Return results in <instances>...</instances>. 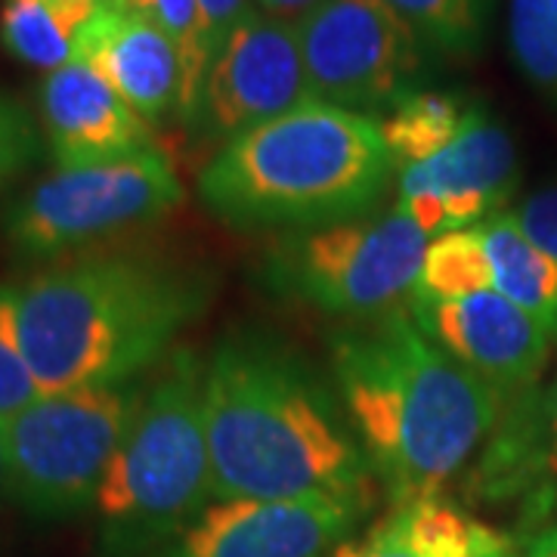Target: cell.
I'll return each instance as SVG.
<instances>
[{"label":"cell","instance_id":"4316f807","mask_svg":"<svg viewBox=\"0 0 557 557\" xmlns=\"http://www.w3.org/2000/svg\"><path fill=\"white\" fill-rule=\"evenodd\" d=\"M199 13L201 25H205L208 57L214 60L242 22L251 13H258V3L255 0H199Z\"/></svg>","mask_w":557,"mask_h":557},{"label":"cell","instance_id":"8fae6325","mask_svg":"<svg viewBox=\"0 0 557 557\" xmlns=\"http://www.w3.org/2000/svg\"><path fill=\"white\" fill-rule=\"evenodd\" d=\"M397 208L428 239L471 230L502 214L520 183L515 139L486 106L474 102L471 115L437 156L399 168Z\"/></svg>","mask_w":557,"mask_h":557},{"label":"cell","instance_id":"e0dca14e","mask_svg":"<svg viewBox=\"0 0 557 557\" xmlns=\"http://www.w3.org/2000/svg\"><path fill=\"white\" fill-rule=\"evenodd\" d=\"M515 536L468 515L449 498L391 505L362 536L347 539L332 557H511Z\"/></svg>","mask_w":557,"mask_h":557},{"label":"cell","instance_id":"7a4b0ae2","mask_svg":"<svg viewBox=\"0 0 557 557\" xmlns=\"http://www.w3.org/2000/svg\"><path fill=\"white\" fill-rule=\"evenodd\" d=\"M332 372L391 505L443 496L505 412L496 387L428 338L406 304L338 332Z\"/></svg>","mask_w":557,"mask_h":557},{"label":"cell","instance_id":"7c38bea8","mask_svg":"<svg viewBox=\"0 0 557 557\" xmlns=\"http://www.w3.org/2000/svg\"><path fill=\"white\" fill-rule=\"evenodd\" d=\"M406 307L418 329L478 379L493 384L505 406L539 387L552 359V335L498 292L486 288L461 298L412 292Z\"/></svg>","mask_w":557,"mask_h":557},{"label":"cell","instance_id":"52a82bcc","mask_svg":"<svg viewBox=\"0 0 557 557\" xmlns=\"http://www.w3.org/2000/svg\"><path fill=\"white\" fill-rule=\"evenodd\" d=\"M137 384L47 394L3 424L7 490L28 515L62 520L94 508L137 416Z\"/></svg>","mask_w":557,"mask_h":557},{"label":"cell","instance_id":"7402d4cb","mask_svg":"<svg viewBox=\"0 0 557 557\" xmlns=\"http://www.w3.org/2000/svg\"><path fill=\"white\" fill-rule=\"evenodd\" d=\"M486 288H493L490 263L480 245L478 226H471L431 239L412 292L428 298H461Z\"/></svg>","mask_w":557,"mask_h":557},{"label":"cell","instance_id":"603a6c76","mask_svg":"<svg viewBox=\"0 0 557 557\" xmlns=\"http://www.w3.org/2000/svg\"><path fill=\"white\" fill-rule=\"evenodd\" d=\"M508 40L523 78L557 102V0H511Z\"/></svg>","mask_w":557,"mask_h":557},{"label":"cell","instance_id":"1f68e13d","mask_svg":"<svg viewBox=\"0 0 557 557\" xmlns=\"http://www.w3.org/2000/svg\"><path fill=\"white\" fill-rule=\"evenodd\" d=\"M90 3H97V7H102V3H109V0H90Z\"/></svg>","mask_w":557,"mask_h":557},{"label":"cell","instance_id":"6da1fadb","mask_svg":"<svg viewBox=\"0 0 557 557\" xmlns=\"http://www.w3.org/2000/svg\"><path fill=\"white\" fill-rule=\"evenodd\" d=\"M211 498L375 502V471L317 369L260 329H236L205 359Z\"/></svg>","mask_w":557,"mask_h":557},{"label":"cell","instance_id":"ba28073f","mask_svg":"<svg viewBox=\"0 0 557 557\" xmlns=\"http://www.w3.org/2000/svg\"><path fill=\"white\" fill-rule=\"evenodd\" d=\"M183 183L161 149L131 159L57 171L35 183L7 218V239L20 258L53 260L94 248L168 218Z\"/></svg>","mask_w":557,"mask_h":557},{"label":"cell","instance_id":"44dd1931","mask_svg":"<svg viewBox=\"0 0 557 557\" xmlns=\"http://www.w3.org/2000/svg\"><path fill=\"white\" fill-rule=\"evenodd\" d=\"M418 40L449 57H474L483 44L493 0H384Z\"/></svg>","mask_w":557,"mask_h":557},{"label":"cell","instance_id":"f546056e","mask_svg":"<svg viewBox=\"0 0 557 557\" xmlns=\"http://www.w3.org/2000/svg\"><path fill=\"white\" fill-rule=\"evenodd\" d=\"M548 523H557V493L542 505V511H539L536 520H533V530H536V527H548Z\"/></svg>","mask_w":557,"mask_h":557},{"label":"cell","instance_id":"ac0fdd59","mask_svg":"<svg viewBox=\"0 0 557 557\" xmlns=\"http://www.w3.org/2000/svg\"><path fill=\"white\" fill-rule=\"evenodd\" d=\"M478 236L493 292L518 304L557 341V260L520 230L511 211L483 220Z\"/></svg>","mask_w":557,"mask_h":557},{"label":"cell","instance_id":"d6986e66","mask_svg":"<svg viewBox=\"0 0 557 557\" xmlns=\"http://www.w3.org/2000/svg\"><path fill=\"white\" fill-rule=\"evenodd\" d=\"M94 13L90 0H3L0 44L13 60L50 75L75 62L81 28Z\"/></svg>","mask_w":557,"mask_h":557},{"label":"cell","instance_id":"30bf717a","mask_svg":"<svg viewBox=\"0 0 557 557\" xmlns=\"http://www.w3.org/2000/svg\"><path fill=\"white\" fill-rule=\"evenodd\" d=\"M310 102L298 25L251 13L211 60L189 127L230 143Z\"/></svg>","mask_w":557,"mask_h":557},{"label":"cell","instance_id":"9c48e42d","mask_svg":"<svg viewBox=\"0 0 557 557\" xmlns=\"http://www.w3.org/2000/svg\"><path fill=\"white\" fill-rule=\"evenodd\" d=\"M298 35L319 102L372 115L418 90L424 44L384 0H325Z\"/></svg>","mask_w":557,"mask_h":557},{"label":"cell","instance_id":"cb8c5ba5","mask_svg":"<svg viewBox=\"0 0 557 557\" xmlns=\"http://www.w3.org/2000/svg\"><path fill=\"white\" fill-rule=\"evenodd\" d=\"M40 399L35 372L25 359L16 322V285H0V424Z\"/></svg>","mask_w":557,"mask_h":557},{"label":"cell","instance_id":"83f0119b","mask_svg":"<svg viewBox=\"0 0 557 557\" xmlns=\"http://www.w3.org/2000/svg\"><path fill=\"white\" fill-rule=\"evenodd\" d=\"M258 13L270 16V20L288 22V25H300L313 10H319L325 0H255Z\"/></svg>","mask_w":557,"mask_h":557},{"label":"cell","instance_id":"3957f363","mask_svg":"<svg viewBox=\"0 0 557 557\" xmlns=\"http://www.w3.org/2000/svg\"><path fill=\"white\" fill-rule=\"evenodd\" d=\"M211 278L146 255H87L16 285V322L40 397L131 384L205 313Z\"/></svg>","mask_w":557,"mask_h":557},{"label":"cell","instance_id":"484cf974","mask_svg":"<svg viewBox=\"0 0 557 557\" xmlns=\"http://www.w3.org/2000/svg\"><path fill=\"white\" fill-rule=\"evenodd\" d=\"M511 214L520 230L557 260V183L542 186L533 196H527Z\"/></svg>","mask_w":557,"mask_h":557},{"label":"cell","instance_id":"8992f818","mask_svg":"<svg viewBox=\"0 0 557 557\" xmlns=\"http://www.w3.org/2000/svg\"><path fill=\"white\" fill-rule=\"evenodd\" d=\"M431 239L397 205L354 220L282 233L263 248L260 282L319 313L375 319L416 288Z\"/></svg>","mask_w":557,"mask_h":557},{"label":"cell","instance_id":"5bb4252c","mask_svg":"<svg viewBox=\"0 0 557 557\" xmlns=\"http://www.w3.org/2000/svg\"><path fill=\"white\" fill-rule=\"evenodd\" d=\"M40 124L60 171L94 168L156 149L152 127L87 62H69L40 84Z\"/></svg>","mask_w":557,"mask_h":557},{"label":"cell","instance_id":"2e32d148","mask_svg":"<svg viewBox=\"0 0 557 557\" xmlns=\"http://www.w3.org/2000/svg\"><path fill=\"white\" fill-rule=\"evenodd\" d=\"M75 60L87 62L106 78L121 100L143 119L161 121L177 112L183 100V65L174 40L149 16L131 10L97 7L81 28Z\"/></svg>","mask_w":557,"mask_h":557},{"label":"cell","instance_id":"f1b7e54d","mask_svg":"<svg viewBox=\"0 0 557 557\" xmlns=\"http://www.w3.org/2000/svg\"><path fill=\"white\" fill-rule=\"evenodd\" d=\"M511 557H557V523L536 527L527 536H515Z\"/></svg>","mask_w":557,"mask_h":557},{"label":"cell","instance_id":"4fadbf2b","mask_svg":"<svg viewBox=\"0 0 557 557\" xmlns=\"http://www.w3.org/2000/svg\"><path fill=\"white\" fill-rule=\"evenodd\" d=\"M369 511L335 498L211 502L156 557H332Z\"/></svg>","mask_w":557,"mask_h":557},{"label":"cell","instance_id":"9a60e30c","mask_svg":"<svg viewBox=\"0 0 557 557\" xmlns=\"http://www.w3.org/2000/svg\"><path fill=\"white\" fill-rule=\"evenodd\" d=\"M478 502H520L533 523L557 493V375L511 399L468 478Z\"/></svg>","mask_w":557,"mask_h":557},{"label":"cell","instance_id":"4dcf8cb0","mask_svg":"<svg viewBox=\"0 0 557 557\" xmlns=\"http://www.w3.org/2000/svg\"><path fill=\"white\" fill-rule=\"evenodd\" d=\"M7 478V446H3V424H0V483Z\"/></svg>","mask_w":557,"mask_h":557},{"label":"cell","instance_id":"5b68a950","mask_svg":"<svg viewBox=\"0 0 557 557\" xmlns=\"http://www.w3.org/2000/svg\"><path fill=\"white\" fill-rule=\"evenodd\" d=\"M201 379L205 359L180 347L143 391L94 502L102 557H156L214 502Z\"/></svg>","mask_w":557,"mask_h":557},{"label":"cell","instance_id":"ffe728a7","mask_svg":"<svg viewBox=\"0 0 557 557\" xmlns=\"http://www.w3.org/2000/svg\"><path fill=\"white\" fill-rule=\"evenodd\" d=\"M474 100L461 94L416 90L381 119V134L391 149L394 168H409L437 156L461 134Z\"/></svg>","mask_w":557,"mask_h":557},{"label":"cell","instance_id":"d4e9b609","mask_svg":"<svg viewBox=\"0 0 557 557\" xmlns=\"http://www.w3.org/2000/svg\"><path fill=\"white\" fill-rule=\"evenodd\" d=\"M38 156V131L25 106L0 94V193Z\"/></svg>","mask_w":557,"mask_h":557},{"label":"cell","instance_id":"277c9868","mask_svg":"<svg viewBox=\"0 0 557 557\" xmlns=\"http://www.w3.org/2000/svg\"><path fill=\"white\" fill-rule=\"evenodd\" d=\"M397 174L381 121L310 102L230 139L199 177L233 230H313L372 214Z\"/></svg>","mask_w":557,"mask_h":557}]
</instances>
